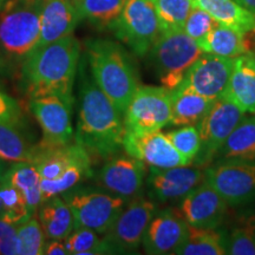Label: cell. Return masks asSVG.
Returning <instances> with one entry per match:
<instances>
[{
    "instance_id": "obj_1",
    "label": "cell",
    "mask_w": 255,
    "mask_h": 255,
    "mask_svg": "<svg viewBox=\"0 0 255 255\" xmlns=\"http://www.w3.org/2000/svg\"><path fill=\"white\" fill-rule=\"evenodd\" d=\"M78 116L75 141L91 158L109 159L123 148V115L98 88L84 57L78 66Z\"/></svg>"
},
{
    "instance_id": "obj_2",
    "label": "cell",
    "mask_w": 255,
    "mask_h": 255,
    "mask_svg": "<svg viewBox=\"0 0 255 255\" xmlns=\"http://www.w3.org/2000/svg\"><path fill=\"white\" fill-rule=\"evenodd\" d=\"M81 57V43L73 34L33 50L17 77L19 89L28 98L57 96L73 108Z\"/></svg>"
},
{
    "instance_id": "obj_3",
    "label": "cell",
    "mask_w": 255,
    "mask_h": 255,
    "mask_svg": "<svg viewBox=\"0 0 255 255\" xmlns=\"http://www.w3.org/2000/svg\"><path fill=\"white\" fill-rule=\"evenodd\" d=\"M44 0H8L0 12V78H17L39 39Z\"/></svg>"
},
{
    "instance_id": "obj_4",
    "label": "cell",
    "mask_w": 255,
    "mask_h": 255,
    "mask_svg": "<svg viewBox=\"0 0 255 255\" xmlns=\"http://www.w3.org/2000/svg\"><path fill=\"white\" fill-rule=\"evenodd\" d=\"M84 46V58L96 84L124 115L141 85L131 55L119 43L108 39H88Z\"/></svg>"
},
{
    "instance_id": "obj_5",
    "label": "cell",
    "mask_w": 255,
    "mask_h": 255,
    "mask_svg": "<svg viewBox=\"0 0 255 255\" xmlns=\"http://www.w3.org/2000/svg\"><path fill=\"white\" fill-rule=\"evenodd\" d=\"M31 163L40 175L43 201L62 195L94 175L92 158L76 141L59 146H37Z\"/></svg>"
},
{
    "instance_id": "obj_6",
    "label": "cell",
    "mask_w": 255,
    "mask_h": 255,
    "mask_svg": "<svg viewBox=\"0 0 255 255\" xmlns=\"http://www.w3.org/2000/svg\"><path fill=\"white\" fill-rule=\"evenodd\" d=\"M203 50L183 28H165L149 51L150 62L162 87L173 90L183 81Z\"/></svg>"
},
{
    "instance_id": "obj_7",
    "label": "cell",
    "mask_w": 255,
    "mask_h": 255,
    "mask_svg": "<svg viewBox=\"0 0 255 255\" xmlns=\"http://www.w3.org/2000/svg\"><path fill=\"white\" fill-rule=\"evenodd\" d=\"M60 196L71 209L76 227L92 229L100 235L109 231L128 203L108 190L83 186V183L72 187Z\"/></svg>"
},
{
    "instance_id": "obj_8",
    "label": "cell",
    "mask_w": 255,
    "mask_h": 255,
    "mask_svg": "<svg viewBox=\"0 0 255 255\" xmlns=\"http://www.w3.org/2000/svg\"><path fill=\"white\" fill-rule=\"evenodd\" d=\"M110 30L135 53L144 57L163 31L150 0H128Z\"/></svg>"
},
{
    "instance_id": "obj_9",
    "label": "cell",
    "mask_w": 255,
    "mask_h": 255,
    "mask_svg": "<svg viewBox=\"0 0 255 255\" xmlns=\"http://www.w3.org/2000/svg\"><path fill=\"white\" fill-rule=\"evenodd\" d=\"M126 132L159 131L171 123V94L164 87L139 85L124 113Z\"/></svg>"
},
{
    "instance_id": "obj_10",
    "label": "cell",
    "mask_w": 255,
    "mask_h": 255,
    "mask_svg": "<svg viewBox=\"0 0 255 255\" xmlns=\"http://www.w3.org/2000/svg\"><path fill=\"white\" fill-rule=\"evenodd\" d=\"M157 213V203L151 199L137 196L129 201L122 213L104 234L113 254H129L138 250L143 235Z\"/></svg>"
},
{
    "instance_id": "obj_11",
    "label": "cell",
    "mask_w": 255,
    "mask_h": 255,
    "mask_svg": "<svg viewBox=\"0 0 255 255\" xmlns=\"http://www.w3.org/2000/svg\"><path fill=\"white\" fill-rule=\"evenodd\" d=\"M205 180L229 206H242L255 200V161L227 159L207 169Z\"/></svg>"
},
{
    "instance_id": "obj_12",
    "label": "cell",
    "mask_w": 255,
    "mask_h": 255,
    "mask_svg": "<svg viewBox=\"0 0 255 255\" xmlns=\"http://www.w3.org/2000/svg\"><path fill=\"white\" fill-rule=\"evenodd\" d=\"M28 107L41 129L39 146H59L75 138L72 107L57 96L28 98Z\"/></svg>"
},
{
    "instance_id": "obj_13",
    "label": "cell",
    "mask_w": 255,
    "mask_h": 255,
    "mask_svg": "<svg viewBox=\"0 0 255 255\" xmlns=\"http://www.w3.org/2000/svg\"><path fill=\"white\" fill-rule=\"evenodd\" d=\"M244 116L245 111L226 96L216 98L212 109L197 124L201 137V150L199 152L201 161H209L219 152Z\"/></svg>"
},
{
    "instance_id": "obj_14",
    "label": "cell",
    "mask_w": 255,
    "mask_h": 255,
    "mask_svg": "<svg viewBox=\"0 0 255 255\" xmlns=\"http://www.w3.org/2000/svg\"><path fill=\"white\" fill-rule=\"evenodd\" d=\"M235 58L203 52L190 66L177 88L214 100L221 97L228 87Z\"/></svg>"
},
{
    "instance_id": "obj_15",
    "label": "cell",
    "mask_w": 255,
    "mask_h": 255,
    "mask_svg": "<svg viewBox=\"0 0 255 255\" xmlns=\"http://www.w3.org/2000/svg\"><path fill=\"white\" fill-rule=\"evenodd\" d=\"M145 174V164L139 159L130 155L113 156L102 167L97 180L103 189L129 202L141 196Z\"/></svg>"
},
{
    "instance_id": "obj_16",
    "label": "cell",
    "mask_w": 255,
    "mask_h": 255,
    "mask_svg": "<svg viewBox=\"0 0 255 255\" xmlns=\"http://www.w3.org/2000/svg\"><path fill=\"white\" fill-rule=\"evenodd\" d=\"M123 149L128 155L150 168L168 169L187 165L184 158L161 130L146 133L126 132Z\"/></svg>"
},
{
    "instance_id": "obj_17",
    "label": "cell",
    "mask_w": 255,
    "mask_h": 255,
    "mask_svg": "<svg viewBox=\"0 0 255 255\" xmlns=\"http://www.w3.org/2000/svg\"><path fill=\"white\" fill-rule=\"evenodd\" d=\"M203 180L202 169L187 164L168 169L150 168L146 184L150 199L156 203H165L183 199Z\"/></svg>"
},
{
    "instance_id": "obj_18",
    "label": "cell",
    "mask_w": 255,
    "mask_h": 255,
    "mask_svg": "<svg viewBox=\"0 0 255 255\" xmlns=\"http://www.w3.org/2000/svg\"><path fill=\"white\" fill-rule=\"evenodd\" d=\"M227 202L206 180L183 197L180 213L191 227L218 228L227 210Z\"/></svg>"
},
{
    "instance_id": "obj_19",
    "label": "cell",
    "mask_w": 255,
    "mask_h": 255,
    "mask_svg": "<svg viewBox=\"0 0 255 255\" xmlns=\"http://www.w3.org/2000/svg\"><path fill=\"white\" fill-rule=\"evenodd\" d=\"M189 225L180 212L167 208L157 212L143 235L142 246L146 254H174L186 238Z\"/></svg>"
},
{
    "instance_id": "obj_20",
    "label": "cell",
    "mask_w": 255,
    "mask_h": 255,
    "mask_svg": "<svg viewBox=\"0 0 255 255\" xmlns=\"http://www.w3.org/2000/svg\"><path fill=\"white\" fill-rule=\"evenodd\" d=\"M81 23L72 0H44L39 39L34 50L73 33Z\"/></svg>"
},
{
    "instance_id": "obj_21",
    "label": "cell",
    "mask_w": 255,
    "mask_h": 255,
    "mask_svg": "<svg viewBox=\"0 0 255 255\" xmlns=\"http://www.w3.org/2000/svg\"><path fill=\"white\" fill-rule=\"evenodd\" d=\"M30 124L24 114L0 121V159L7 162H30L37 150Z\"/></svg>"
},
{
    "instance_id": "obj_22",
    "label": "cell",
    "mask_w": 255,
    "mask_h": 255,
    "mask_svg": "<svg viewBox=\"0 0 255 255\" xmlns=\"http://www.w3.org/2000/svg\"><path fill=\"white\" fill-rule=\"evenodd\" d=\"M223 96L239 105L245 113L255 114V53H246L235 58Z\"/></svg>"
},
{
    "instance_id": "obj_23",
    "label": "cell",
    "mask_w": 255,
    "mask_h": 255,
    "mask_svg": "<svg viewBox=\"0 0 255 255\" xmlns=\"http://www.w3.org/2000/svg\"><path fill=\"white\" fill-rule=\"evenodd\" d=\"M38 220L46 239L65 240L76 228L71 209L60 195L41 201L38 208Z\"/></svg>"
},
{
    "instance_id": "obj_24",
    "label": "cell",
    "mask_w": 255,
    "mask_h": 255,
    "mask_svg": "<svg viewBox=\"0 0 255 255\" xmlns=\"http://www.w3.org/2000/svg\"><path fill=\"white\" fill-rule=\"evenodd\" d=\"M170 94L171 123L178 127L197 126L216 101L181 88L173 89Z\"/></svg>"
},
{
    "instance_id": "obj_25",
    "label": "cell",
    "mask_w": 255,
    "mask_h": 255,
    "mask_svg": "<svg viewBox=\"0 0 255 255\" xmlns=\"http://www.w3.org/2000/svg\"><path fill=\"white\" fill-rule=\"evenodd\" d=\"M216 21L241 32L255 28V13L241 7L234 0H193Z\"/></svg>"
},
{
    "instance_id": "obj_26",
    "label": "cell",
    "mask_w": 255,
    "mask_h": 255,
    "mask_svg": "<svg viewBox=\"0 0 255 255\" xmlns=\"http://www.w3.org/2000/svg\"><path fill=\"white\" fill-rule=\"evenodd\" d=\"M4 177L9 181L23 194L30 214L33 216L39 208L43 196H41V178L38 170L31 162H14L5 171Z\"/></svg>"
},
{
    "instance_id": "obj_27",
    "label": "cell",
    "mask_w": 255,
    "mask_h": 255,
    "mask_svg": "<svg viewBox=\"0 0 255 255\" xmlns=\"http://www.w3.org/2000/svg\"><path fill=\"white\" fill-rule=\"evenodd\" d=\"M200 47L203 50V52L231 57V58L248 53L245 32L238 31L220 23L210 30L207 37L200 44Z\"/></svg>"
},
{
    "instance_id": "obj_28",
    "label": "cell",
    "mask_w": 255,
    "mask_h": 255,
    "mask_svg": "<svg viewBox=\"0 0 255 255\" xmlns=\"http://www.w3.org/2000/svg\"><path fill=\"white\" fill-rule=\"evenodd\" d=\"M223 159L255 161V116L242 119L219 150Z\"/></svg>"
},
{
    "instance_id": "obj_29",
    "label": "cell",
    "mask_w": 255,
    "mask_h": 255,
    "mask_svg": "<svg viewBox=\"0 0 255 255\" xmlns=\"http://www.w3.org/2000/svg\"><path fill=\"white\" fill-rule=\"evenodd\" d=\"M81 21L100 30L110 28L120 17L128 0H72Z\"/></svg>"
},
{
    "instance_id": "obj_30",
    "label": "cell",
    "mask_w": 255,
    "mask_h": 255,
    "mask_svg": "<svg viewBox=\"0 0 255 255\" xmlns=\"http://www.w3.org/2000/svg\"><path fill=\"white\" fill-rule=\"evenodd\" d=\"M174 254L223 255L226 254V239L216 228H196L189 226L186 238Z\"/></svg>"
},
{
    "instance_id": "obj_31",
    "label": "cell",
    "mask_w": 255,
    "mask_h": 255,
    "mask_svg": "<svg viewBox=\"0 0 255 255\" xmlns=\"http://www.w3.org/2000/svg\"><path fill=\"white\" fill-rule=\"evenodd\" d=\"M64 242L68 254L71 255L113 254L109 245L98 233L85 227H76Z\"/></svg>"
},
{
    "instance_id": "obj_32",
    "label": "cell",
    "mask_w": 255,
    "mask_h": 255,
    "mask_svg": "<svg viewBox=\"0 0 255 255\" xmlns=\"http://www.w3.org/2000/svg\"><path fill=\"white\" fill-rule=\"evenodd\" d=\"M0 205H1L0 218L13 225H20L32 216L28 212L23 194L4 176L0 182Z\"/></svg>"
},
{
    "instance_id": "obj_33",
    "label": "cell",
    "mask_w": 255,
    "mask_h": 255,
    "mask_svg": "<svg viewBox=\"0 0 255 255\" xmlns=\"http://www.w3.org/2000/svg\"><path fill=\"white\" fill-rule=\"evenodd\" d=\"M18 255H41L46 237L39 220L33 216L17 226Z\"/></svg>"
},
{
    "instance_id": "obj_34",
    "label": "cell",
    "mask_w": 255,
    "mask_h": 255,
    "mask_svg": "<svg viewBox=\"0 0 255 255\" xmlns=\"http://www.w3.org/2000/svg\"><path fill=\"white\" fill-rule=\"evenodd\" d=\"M163 30L183 28L184 21L193 8V0H150Z\"/></svg>"
},
{
    "instance_id": "obj_35",
    "label": "cell",
    "mask_w": 255,
    "mask_h": 255,
    "mask_svg": "<svg viewBox=\"0 0 255 255\" xmlns=\"http://www.w3.org/2000/svg\"><path fill=\"white\" fill-rule=\"evenodd\" d=\"M165 135L187 164H190L197 157L201 150V137L196 126H184L165 132Z\"/></svg>"
},
{
    "instance_id": "obj_36",
    "label": "cell",
    "mask_w": 255,
    "mask_h": 255,
    "mask_svg": "<svg viewBox=\"0 0 255 255\" xmlns=\"http://www.w3.org/2000/svg\"><path fill=\"white\" fill-rule=\"evenodd\" d=\"M218 24V21L207 13L205 9L194 4L189 15H188L186 21H184L183 30L188 36L193 38L197 44L202 43L203 39L207 37L210 30Z\"/></svg>"
},
{
    "instance_id": "obj_37",
    "label": "cell",
    "mask_w": 255,
    "mask_h": 255,
    "mask_svg": "<svg viewBox=\"0 0 255 255\" xmlns=\"http://www.w3.org/2000/svg\"><path fill=\"white\" fill-rule=\"evenodd\" d=\"M226 254L255 255V231L252 228H238L226 239Z\"/></svg>"
},
{
    "instance_id": "obj_38",
    "label": "cell",
    "mask_w": 255,
    "mask_h": 255,
    "mask_svg": "<svg viewBox=\"0 0 255 255\" xmlns=\"http://www.w3.org/2000/svg\"><path fill=\"white\" fill-rule=\"evenodd\" d=\"M0 255H18L17 225L0 218Z\"/></svg>"
},
{
    "instance_id": "obj_39",
    "label": "cell",
    "mask_w": 255,
    "mask_h": 255,
    "mask_svg": "<svg viewBox=\"0 0 255 255\" xmlns=\"http://www.w3.org/2000/svg\"><path fill=\"white\" fill-rule=\"evenodd\" d=\"M23 115L20 105L13 97L0 90V121Z\"/></svg>"
},
{
    "instance_id": "obj_40",
    "label": "cell",
    "mask_w": 255,
    "mask_h": 255,
    "mask_svg": "<svg viewBox=\"0 0 255 255\" xmlns=\"http://www.w3.org/2000/svg\"><path fill=\"white\" fill-rule=\"evenodd\" d=\"M46 255H68L65 242L57 239H47L44 245V253Z\"/></svg>"
},
{
    "instance_id": "obj_41",
    "label": "cell",
    "mask_w": 255,
    "mask_h": 255,
    "mask_svg": "<svg viewBox=\"0 0 255 255\" xmlns=\"http://www.w3.org/2000/svg\"><path fill=\"white\" fill-rule=\"evenodd\" d=\"M238 5H240L241 7L248 9L250 12L255 13V0H234Z\"/></svg>"
},
{
    "instance_id": "obj_42",
    "label": "cell",
    "mask_w": 255,
    "mask_h": 255,
    "mask_svg": "<svg viewBox=\"0 0 255 255\" xmlns=\"http://www.w3.org/2000/svg\"><path fill=\"white\" fill-rule=\"evenodd\" d=\"M4 168H2V165H1V163H0V182H1V180H2V176H4Z\"/></svg>"
},
{
    "instance_id": "obj_43",
    "label": "cell",
    "mask_w": 255,
    "mask_h": 255,
    "mask_svg": "<svg viewBox=\"0 0 255 255\" xmlns=\"http://www.w3.org/2000/svg\"><path fill=\"white\" fill-rule=\"evenodd\" d=\"M5 1H6V0H0V8L2 7V5L5 4Z\"/></svg>"
},
{
    "instance_id": "obj_44",
    "label": "cell",
    "mask_w": 255,
    "mask_h": 255,
    "mask_svg": "<svg viewBox=\"0 0 255 255\" xmlns=\"http://www.w3.org/2000/svg\"><path fill=\"white\" fill-rule=\"evenodd\" d=\"M0 214H1V205H0Z\"/></svg>"
}]
</instances>
